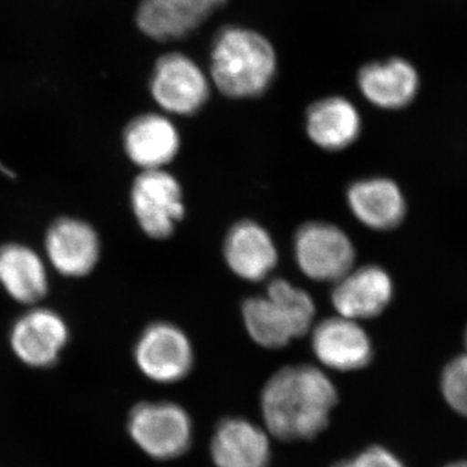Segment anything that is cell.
I'll return each mask as SVG.
<instances>
[{"label": "cell", "mask_w": 467, "mask_h": 467, "mask_svg": "<svg viewBox=\"0 0 467 467\" xmlns=\"http://www.w3.org/2000/svg\"><path fill=\"white\" fill-rule=\"evenodd\" d=\"M69 342V327L57 310L33 306L15 321L9 344L15 356L30 368L54 367Z\"/></svg>", "instance_id": "9c48e42d"}, {"label": "cell", "mask_w": 467, "mask_h": 467, "mask_svg": "<svg viewBox=\"0 0 467 467\" xmlns=\"http://www.w3.org/2000/svg\"><path fill=\"white\" fill-rule=\"evenodd\" d=\"M337 387L321 368L291 365L275 371L261 392L266 430L279 441H312L330 422Z\"/></svg>", "instance_id": "6da1fadb"}, {"label": "cell", "mask_w": 467, "mask_h": 467, "mask_svg": "<svg viewBox=\"0 0 467 467\" xmlns=\"http://www.w3.org/2000/svg\"><path fill=\"white\" fill-rule=\"evenodd\" d=\"M128 431L135 444L155 460L178 459L192 447V418L174 402L135 405L129 414Z\"/></svg>", "instance_id": "277c9868"}, {"label": "cell", "mask_w": 467, "mask_h": 467, "mask_svg": "<svg viewBox=\"0 0 467 467\" xmlns=\"http://www.w3.org/2000/svg\"><path fill=\"white\" fill-rule=\"evenodd\" d=\"M294 256L304 275L312 281L335 284L355 266L356 248L339 226L310 221L295 233Z\"/></svg>", "instance_id": "8992f818"}, {"label": "cell", "mask_w": 467, "mask_h": 467, "mask_svg": "<svg viewBox=\"0 0 467 467\" xmlns=\"http://www.w3.org/2000/svg\"><path fill=\"white\" fill-rule=\"evenodd\" d=\"M100 252L97 230L81 218L58 217L46 232V259L67 278L90 275L99 263Z\"/></svg>", "instance_id": "30bf717a"}, {"label": "cell", "mask_w": 467, "mask_h": 467, "mask_svg": "<svg viewBox=\"0 0 467 467\" xmlns=\"http://www.w3.org/2000/svg\"><path fill=\"white\" fill-rule=\"evenodd\" d=\"M165 2L196 30L213 12L226 5L227 0H165Z\"/></svg>", "instance_id": "44dd1931"}, {"label": "cell", "mask_w": 467, "mask_h": 467, "mask_svg": "<svg viewBox=\"0 0 467 467\" xmlns=\"http://www.w3.org/2000/svg\"><path fill=\"white\" fill-rule=\"evenodd\" d=\"M444 467H467V461H454V462L448 463V465H445Z\"/></svg>", "instance_id": "603a6c76"}, {"label": "cell", "mask_w": 467, "mask_h": 467, "mask_svg": "<svg viewBox=\"0 0 467 467\" xmlns=\"http://www.w3.org/2000/svg\"><path fill=\"white\" fill-rule=\"evenodd\" d=\"M361 129V116L346 98H324L306 110V130L309 140L328 152L348 149L358 140Z\"/></svg>", "instance_id": "d6986e66"}, {"label": "cell", "mask_w": 467, "mask_h": 467, "mask_svg": "<svg viewBox=\"0 0 467 467\" xmlns=\"http://www.w3.org/2000/svg\"><path fill=\"white\" fill-rule=\"evenodd\" d=\"M242 317L254 343L279 349L312 330L316 304L303 288L276 278L267 284L265 295L243 303Z\"/></svg>", "instance_id": "3957f363"}, {"label": "cell", "mask_w": 467, "mask_h": 467, "mask_svg": "<svg viewBox=\"0 0 467 467\" xmlns=\"http://www.w3.org/2000/svg\"><path fill=\"white\" fill-rule=\"evenodd\" d=\"M465 347H466V352H467V328L465 333Z\"/></svg>", "instance_id": "cb8c5ba5"}, {"label": "cell", "mask_w": 467, "mask_h": 467, "mask_svg": "<svg viewBox=\"0 0 467 467\" xmlns=\"http://www.w3.org/2000/svg\"><path fill=\"white\" fill-rule=\"evenodd\" d=\"M347 204L359 223L377 232L395 229L407 214L400 187L389 178L356 181L347 190Z\"/></svg>", "instance_id": "9a60e30c"}, {"label": "cell", "mask_w": 467, "mask_h": 467, "mask_svg": "<svg viewBox=\"0 0 467 467\" xmlns=\"http://www.w3.org/2000/svg\"><path fill=\"white\" fill-rule=\"evenodd\" d=\"M126 156L140 171L167 169L181 149V137L171 119L159 113H143L125 128Z\"/></svg>", "instance_id": "5bb4252c"}, {"label": "cell", "mask_w": 467, "mask_h": 467, "mask_svg": "<svg viewBox=\"0 0 467 467\" xmlns=\"http://www.w3.org/2000/svg\"><path fill=\"white\" fill-rule=\"evenodd\" d=\"M358 85L361 94L378 109H405L416 99L420 77L416 67L400 57L373 61L359 69Z\"/></svg>", "instance_id": "2e32d148"}, {"label": "cell", "mask_w": 467, "mask_h": 467, "mask_svg": "<svg viewBox=\"0 0 467 467\" xmlns=\"http://www.w3.org/2000/svg\"><path fill=\"white\" fill-rule=\"evenodd\" d=\"M441 386L447 404L457 414L467 418V352L445 365Z\"/></svg>", "instance_id": "ffe728a7"}, {"label": "cell", "mask_w": 467, "mask_h": 467, "mask_svg": "<svg viewBox=\"0 0 467 467\" xmlns=\"http://www.w3.org/2000/svg\"><path fill=\"white\" fill-rule=\"evenodd\" d=\"M275 72V51L263 34L242 26H226L217 33L212 45L209 79L225 97H260L269 88Z\"/></svg>", "instance_id": "7a4b0ae2"}, {"label": "cell", "mask_w": 467, "mask_h": 467, "mask_svg": "<svg viewBox=\"0 0 467 467\" xmlns=\"http://www.w3.org/2000/svg\"><path fill=\"white\" fill-rule=\"evenodd\" d=\"M331 304L337 316L361 322L382 315L392 301V278L383 267H355L335 282Z\"/></svg>", "instance_id": "7c38bea8"}, {"label": "cell", "mask_w": 467, "mask_h": 467, "mask_svg": "<svg viewBox=\"0 0 467 467\" xmlns=\"http://www.w3.org/2000/svg\"><path fill=\"white\" fill-rule=\"evenodd\" d=\"M310 331L313 353L331 370H359L373 358L370 337L358 321L337 315L313 325Z\"/></svg>", "instance_id": "8fae6325"}, {"label": "cell", "mask_w": 467, "mask_h": 467, "mask_svg": "<svg viewBox=\"0 0 467 467\" xmlns=\"http://www.w3.org/2000/svg\"><path fill=\"white\" fill-rule=\"evenodd\" d=\"M331 467H405V465L387 448L371 445L353 459L337 461Z\"/></svg>", "instance_id": "7402d4cb"}, {"label": "cell", "mask_w": 467, "mask_h": 467, "mask_svg": "<svg viewBox=\"0 0 467 467\" xmlns=\"http://www.w3.org/2000/svg\"><path fill=\"white\" fill-rule=\"evenodd\" d=\"M0 285L24 306H38L48 292V273L38 252L23 243L0 245Z\"/></svg>", "instance_id": "ac0fdd59"}, {"label": "cell", "mask_w": 467, "mask_h": 467, "mask_svg": "<svg viewBox=\"0 0 467 467\" xmlns=\"http://www.w3.org/2000/svg\"><path fill=\"white\" fill-rule=\"evenodd\" d=\"M131 211L138 226L155 241L173 235L183 220V190L167 169L140 171L130 189Z\"/></svg>", "instance_id": "5b68a950"}, {"label": "cell", "mask_w": 467, "mask_h": 467, "mask_svg": "<svg viewBox=\"0 0 467 467\" xmlns=\"http://www.w3.org/2000/svg\"><path fill=\"white\" fill-rule=\"evenodd\" d=\"M216 467H267L272 459L267 432L244 418L218 423L211 441Z\"/></svg>", "instance_id": "e0dca14e"}, {"label": "cell", "mask_w": 467, "mask_h": 467, "mask_svg": "<svg viewBox=\"0 0 467 467\" xmlns=\"http://www.w3.org/2000/svg\"><path fill=\"white\" fill-rule=\"evenodd\" d=\"M134 358L144 377L161 384L184 379L195 359L189 337L171 322H153L147 326L135 344Z\"/></svg>", "instance_id": "ba28073f"}, {"label": "cell", "mask_w": 467, "mask_h": 467, "mask_svg": "<svg viewBox=\"0 0 467 467\" xmlns=\"http://www.w3.org/2000/svg\"><path fill=\"white\" fill-rule=\"evenodd\" d=\"M223 259L238 278L260 282L275 269L278 251L265 227L254 221L243 220L230 227L226 234Z\"/></svg>", "instance_id": "4fadbf2b"}, {"label": "cell", "mask_w": 467, "mask_h": 467, "mask_svg": "<svg viewBox=\"0 0 467 467\" xmlns=\"http://www.w3.org/2000/svg\"><path fill=\"white\" fill-rule=\"evenodd\" d=\"M150 90L165 113L192 116L207 103L211 79L192 58L171 52L156 61Z\"/></svg>", "instance_id": "52a82bcc"}]
</instances>
